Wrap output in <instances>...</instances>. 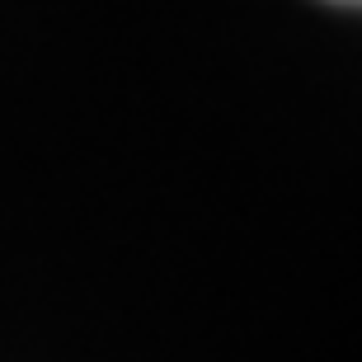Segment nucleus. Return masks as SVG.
<instances>
[{
	"instance_id": "1",
	"label": "nucleus",
	"mask_w": 362,
	"mask_h": 362,
	"mask_svg": "<svg viewBox=\"0 0 362 362\" xmlns=\"http://www.w3.org/2000/svg\"><path fill=\"white\" fill-rule=\"evenodd\" d=\"M329 5H349V10H353V5H358V0H329Z\"/></svg>"
}]
</instances>
